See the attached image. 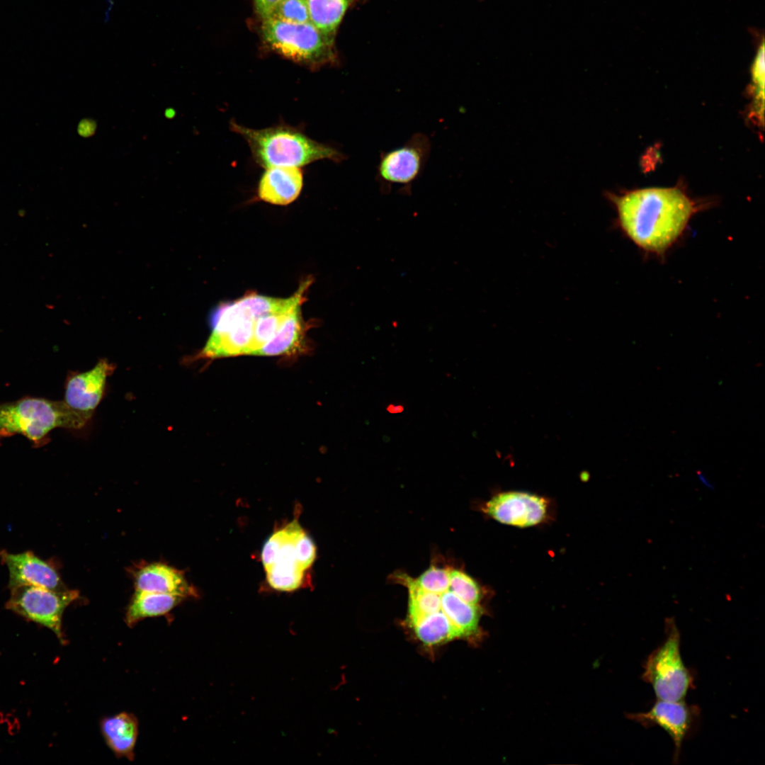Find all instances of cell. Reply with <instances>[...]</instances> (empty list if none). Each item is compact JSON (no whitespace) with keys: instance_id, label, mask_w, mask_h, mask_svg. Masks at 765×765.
I'll return each mask as SVG.
<instances>
[{"instance_id":"obj_1","label":"cell","mask_w":765,"mask_h":765,"mask_svg":"<svg viewBox=\"0 0 765 765\" xmlns=\"http://www.w3.org/2000/svg\"><path fill=\"white\" fill-rule=\"evenodd\" d=\"M623 235L647 254L663 258L684 234L700 204L681 188H646L607 193Z\"/></svg>"},{"instance_id":"obj_2","label":"cell","mask_w":765,"mask_h":765,"mask_svg":"<svg viewBox=\"0 0 765 765\" xmlns=\"http://www.w3.org/2000/svg\"><path fill=\"white\" fill-rule=\"evenodd\" d=\"M230 128L246 141L255 162L265 169L301 167L319 160L339 163L346 159L335 147L317 142L289 125L252 129L232 120Z\"/></svg>"},{"instance_id":"obj_3","label":"cell","mask_w":765,"mask_h":765,"mask_svg":"<svg viewBox=\"0 0 765 765\" xmlns=\"http://www.w3.org/2000/svg\"><path fill=\"white\" fill-rule=\"evenodd\" d=\"M274 298L255 293L219 307L212 316V332L196 359L248 354L256 319L273 312Z\"/></svg>"},{"instance_id":"obj_4","label":"cell","mask_w":765,"mask_h":765,"mask_svg":"<svg viewBox=\"0 0 765 765\" xmlns=\"http://www.w3.org/2000/svg\"><path fill=\"white\" fill-rule=\"evenodd\" d=\"M317 555L316 546L297 520L274 532L264 543L261 559L268 584L274 589L300 588Z\"/></svg>"},{"instance_id":"obj_5","label":"cell","mask_w":765,"mask_h":765,"mask_svg":"<svg viewBox=\"0 0 765 765\" xmlns=\"http://www.w3.org/2000/svg\"><path fill=\"white\" fill-rule=\"evenodd\" d=\"M91 416L65 402L25 398L0 405V436L21 434L37 442L56 428L81 429Z\"/></svg>"},{"instance_id":"obj_6","label":"cell","mask_w":765,"mask_h":765,"mask_svg":"<svg viewBox=\"0 0 765 765\" xmlns=\"http://www.w3.org/2000/svg\"><path fill=\"white\" fill-rule=\"evenodd\" d=\"M261 33L273 50L300 64L318 68L336 62L334 38L321 32L312 22L289 23L264 19Z\"/></svg>"},{"instance_id":"obj_7","label":"cell","mask_w":765,"mask_h":765,"mask_svg":"<svg viewBox=\"0 0 765 765\" xmlns=\"http://www.w3.org/2000/svg\"><path fill=\"white\" fill-rule=\"evenodd\" d=\"M665 639L647 657L642 679L650 684L657 699L683 701L693 686V676L682 659L681 635L674 618L664 620Z\"/></svg>"},{"instance_id":"obj_8","label":"cell","mask_w":765,"mask_h":765,"mask_svg":"<svg viewBox=\"0 0 765 765\" xmlns=\"http://www.w3.org/2000/svg\"><path fill=\"white\" fill-rule=\"evenodd\" d=\"M10 590L6 609L47 628L61 644H65L62 617L67 606L79 599L77 590H53L35 586H21Z\"/></svg>"},{"instance_id":"obj_9","label":"cell","mask_w":765,"mask_h":765,"mask_svg":"<svg viewBox=\"0 0 765 765\" xmlns=\"http://www.w3.org/2000/svg\"><path fill=\"white\" fill-rule=\"evenodd\" d=\"M431 152V142L421 132L413 135L403 145L381 153L376 180L385 193L392 186L410 193L412 183L421 175Z\"/></svg>"},{"instance_id":"obj_10","label":"cell","mask_w":765,"mask_h":765,"mask_svg":"<svg viewBox=\"0 0 765 765\" xmlns=\"http://www.w3.org/2000/svg\"><path fill=\"white\" fill-rule=\"evenodd\" d=\"M698 710L697 707L683 701L657 699L649 710L631 714L630 718L645 727L657 725L667 732L674 743L673 761L676 763L683 742L696 720Z\"/></svg>"},{"instance_id":"obj_11","label":"cell","mask_w":765,"mask_h":765,"mask_svg":"<svg viewBox=\"0 0 765 765\" xmlns=\"http://www.w3.org/2000/svg\"><path fill=\"white\" fill-rule=\"evenodd\" d=\"M484 511L498 522L517 527H529L540 523L547 513L545 499L523 492H503L485 504Z\"/></svg>"},{"instance_id":"obj_12","label":"cell","mask_w":765,"mask_h":765,"mask_svg":"<svg viewBox=\"0 0 765 765\" xmlns=\"http://www.w3.org/2000/svg\"><path fill=\"white\" fill-rule=\"evenodd\" d=\"M0 557L8 570L9 589L35 586L53 590L66 589L55 565L32 551L11 553L2 550Z\"/></svg>"},{"instance_id":"obj_13","label":"cell","mask_w":765,"mask_h":765,"mask_svg":"<svg viewBox=\"0 0 765 765\" xmlns=\"http://www.w3.org/2000/svg\"><path fill=\"white\" fill-rule=\"evenodd\" d=\"M115 366L106 359L100 360L89 370L71 376L65 387V402L72 409L89 414L101 402L108 377Z\"/></svg>"},{"instance_id":"obj_14","label":"cell","mask_w":765,"mask_h":765,"mask_svg":"<svg viewBox=\"0 0 765 765\" xmlns=\"http://www.w3.org/2000/svg\"><path fill=\"white\" fill-rule=\"evenodd\" d=\"M135 591L169 594L185 598L198 596L183 572L162 562L138 567L132 572Z\"/></svg>"},{"instance_id":"obj_15","label":"cell","mask_w":765,"mask_h":765,"mask_svg":"<svg viewBox=\"0 0 765 765\" xmlns=\"http://www.w3.org/2000/svg\"><path fill=\"white\" fill-rule=\"evenodd\" d=\"M303 175L300 167L273 166L266 169L259 180V198L273 205H285L300 195Z\"/></svg>"},{"instance_id":"obj_16","label":"cell","mask_w":765,"mask_h":765,"mask_svg":"<svg viewBox=\"0 0 765 765\" xmlns=\"http://www.w3.org/2000/svg\"><path fill=\"white\" fill-rule=\"evenodd\" d=\"M102 736L118 758L134 759V749L138 735L137 718L126 712L103 718L100 722Z\"/></svg>"},{"instance_id":"obj_17","label":"cell","mask_w":765,"mask_h":765,"mask_svg":"<svg viewBox=\"0 0 765 765\" xmlns=\"http://www.w3.org/2000/svg\"><path fill=\"white\" fill-rule=\"evenodd\" d=\"M183 599L174 594L135 591L126 610L125 623L132 627L146 618L166 615Z\"/></svg>"},{"instance_id":"obj_18","label":"cell","mask_w":765,"mask_h":765,"mask_svg":"<svg viewBox=\"0 0 765 765\" xmlns=\"http://www.w3.org/2000/svg\"><path fill=\"white\" fill-rule=\"evenodd\" d=\"M304 329L300 306L288 314L273 337L254 355L269 356L298 351L303 339Z\"/></svg>"},{"instance_id":"obj_19","label":"cell","mask_w":765,"mask_h":765,"mask_svg":"<svg viewBox=\"0 0 765 765\" xmlns=\"http://www.w3.org/2000/svg\"><path fill=\"white\" fill-rule=\"evenodd\" d=\"M441 611L446 616L460 637L468 636L477 629L480 612L476 605L468 604L448 589L440 594Z\"/></svg>"},{"instance_id":"obj_20","label":"cell","mask_w":765,"mask_h":765,"mask_svg":"<svg viewBox=\"0 0 765 765\" xmlns=\"http://www.w3.org/2000/svg\"><path fill=\"white\" fill-rule=\"evenodd\" d=\"M355 0H307L312 23L325 35L335 38L347 9Z\"/></svg>"},{"instance_id":"obj_21","label":"cell","mask_w":765,"mask_h":765,"mask_svg":"<svg viewBox=\"0 0 765 765\" xmlns=\"http://www.w3.org/2000/svg\"><path fill=\"white\" fill-rule=\"evenodd\" d=\"M410 625L419 640L427 645L440 644L460 637L441 611L424 616Z\"/></svg>"},{"instance_id":"obj_22","label":"cell","mask_w":765,"mask_h":765,"mask_svg":"<svg viewBox=\"0 0 765 765\" xmlns=\"http://www.w3.org/2000/svg\"><path fill=\"white\" fill-rule=\"evenodd\" d=\"M300 306L301 305L288 307L258 317L254 323L253 339L248 354L254 355L257 350L268 341L288 314L295 308Z\"/></svg>"},{"instance_id":"obj_23","label":"cell","mask_w":765,"mask_h":765,"mask_svg":"<svg viewBox=\"0 0 765 765\" xmlns=\"http://www.w3.org/2000/svg\"><path fill=\"white\" fill-rule=\"evenodd\" d=\"M264 19L289 23L311 22L307 0H279Z\"/></svg>"},{"instance_id":"obj_24","label":"cell","mask_w":765,"mask_h":765,"mask_svg":"<svg viewBox=\"0 0 765 765\" xmlns=\"http://www.w3.org/2000/svg\"><path fill=\"white\" fill-rule=\"evenodd\" d=\"M448 574L450 590L463 601L477 605L482 595L477 583L469 575L458 570H449Z\"/></svg>"},{"instance_id":"obj_25","label":"cell","mask_w":765,"mask_h":765,"mask_svg":"<svg viewBox=\"0 0 765 765\" xmlns=\"http://www.w3.org/2000/svg\"><path fill=\"white\" fill-rule=\"evenodd\" d=\"M764 42L754 60L752 68L754 92V113L763 123L764 108Z\"/></svg>"},{"instance_id":"obj_26","label":"cell","mask_w":765,"mask_h":765,"mask_svg":"<svg viewBox=\"0 0 765 765\" xmlns=\"http://www.w3.org/2000/svg\"><path fill=\"white\" fill-rule=\"evenodd\" d=\"M448 571V569L431 566L414 581L421 589L441 594L449 587Z\"/></svg>"},{"instance_id":"obj_27","label":"cell","mask_w":765,"mask_h":765,"mask_svg":"<svg viewBox=\"0 0 765 765\" xmlns=\"http://www.w3.org/2000/svg\"><path fill=\"white\" fill-rule=\"evenodd\" d=\"M96 128V122L94 120L85 118L79 123L77 132L83 137H91L94 135Z\"/></svg>"},{"instance_id":"obj_28","label":"cell","mask_w":765,"mask_h":765,"mask_svg":"<svg viewBox=\"0 0 765 765\" xmlns=\"http://www.w3.org/2000/svg\"><path fill=\"white\" fill-rule=\"evenodd\" d=\"M279 0H254L256 13L263 20Z\"/></svg>"},{"instance_id":"obj_29","label":"cell","mask_w":765,"mask_h":765,"mask_svg":"<svg viewBox=\"0 0 765 765\" xmlns=\"http://www.w3.org/2000/svg\"><path fill=\"white\" fill-rule=\"evenodd\" d=\"M697 476L700 482L707 489H713V484L708 478L701 471L697 472Z\"/></svg>"},{"instance_id":"obj_30","label":"cell","mask_w":765,"mask_h":765,"mask_svg":"<svg viewBox=\"0 0 765 765\" xmlns=\"http://www.w3.org/2000/svg\"><path fill=\"white\" fill-rule=\"evenodd\" d=\"M386 409H387V411L388 412H390L391 414H398V413H401V412H403L404 407L402 405H400V404L395 405V404H390L387 407Z\"/></svg>"},{"instance_id":"obj_31","label":"cell","mask_w":765,"mask_h":765,"mask_svg":"<svg viewBox=\"0 0 765 765\" xmlns=\"http://www.w3.org/2000/svg\"><path fill=\"white\" fill-rule=\"evenodd\" d=\"M164 115L168 119H173L176 115V111L172 108H169L165 110Z\"/></svg>"}]
</instances>
